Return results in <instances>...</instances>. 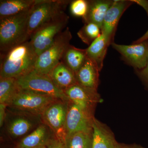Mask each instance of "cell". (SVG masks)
<instances>
[{
	"mask_svg": "<svg viewBox=\"0 0 148 148\" xmlns=\"http://www.w3.org/2000/svg\"><path fill=\"white\" fill-rule=\"evenodd\" d=\"M64 143L66 148H92V130L67 134Z\"/></svg>",
	"mask_w": 148,
	"mask_h": 148,
	"instance_id": "22",
	"label": "cell"
},
{
	"mask_svg": "<svg viewBox=\"0 0 148 148\" xmlns=\"http://www.w3.org/2000/svg\"><path fill=\"white\" fill-rule=\"evenodd\" d=\"M69 101L84 108L93 109L101 98L97 90L76 84L64 91Z\"/></svg>",
	"mask_w": 148,
	"mask_h": 148,
	"instance_id": "12",
	"label": "cell"
},
{
	"mask_svg": "<svg viewBox=\"0 0 148 148\" xmlns=\"http://www.w3.org/2000/svg\"><path fill=\"white\" fill-rule=\"evenodd\" d=\"M16 115L9 120L7 124V130L14 138L21 137L29 132L35 125V121L28 116L30 114Z\"/></svg>",
	"mask_w": 148,
	"mask_h": 148,
	"instance_id": "18",
	"label": "cell"
},
{
	"mask_svg": "<svg viewBox=\"0 0 148 148\" xmlns=\"http://www.w3.org/2000/svg\"><path fill=\"white\" fill-rule=\"evenodd\" d=\"M102 34V30L97 24L85 23L83 27L77 33L78 36L86 44H90Z\"/></svg>",
	"mask_w": 148,
	"mask_h": 148,
	"instance_id": "24",
	"label": "cell"
},
{
	"mask_svg": "<svg viewBox=\"0 0 148 148\" xmlns=\"http://www.w3.org/2000/svg\"><path fill=\"white\" fill-rule=\"evenodd\" d=\"M1 56L0 77L16 79L34 70L38 57L30 40Z\"/></svg>",
	"mask_w": 148,
	"mask_h": 148,
	"instance_id": "1",
	"label": "cell"
},
{
	"mask_svg": "<svg viewBox=\"0 0 148 148\" xmlns=\"http://www.w3.org/2000/svg\"><path fill=\"white\" fill-rule=\"evenodd\" d=\"M116 148H145L140 145L137 144H131V145H126L125 144H121L119 143V145Z\"/></svg>",
	"mask_w": 148,
	"mask_h": 148,
	"instance_id": "30",
	"label": "cell"
},
{
	"mask_svg": "<svg viewBox=\"0 0 148 148\" xmlns=\"http://www.w3.org/2000/svg\"><path fill=\"white\" fill-rule=\"evenodd\" d=\"M52 132L47 125L42 124L20 141L17 147L23 148H32L46 146L53 137Z\"/></svg>",
	"mask_w": 148,
	"mask_h": 148,
	"instance_id": "17",
	"label": "cell"
},
{
	"mask_svg": "<svg viewBox=\"0 0 148 148\" xmlns=\"http://www.w3.org/2000/svg\"><path fill=\"white\" fill-rule=\"evenodd\" d=\"M7 106L5 104H0V126L1 127L5 121L6 117V109Z\"/></svg>",
	"mask_w": 148,
	"mask_h": 148,
	"instance_id": "28",
	"label": "cell"
},
{
	"mask_svg": "<svg viewBox=\"0 0 148 148\" xmlns=\"http://www.w3.org/2000/svg\"><path fill=\"white\" fill-rule=\"evenodd\" d=\"M99 72L97 66L87 57L82 67L75 74L77 83L84 87L97 90Z\"/></svg>",
	"mask_w": 148,
	"mask_h": 148,
	"instance_id": "14",
	"label": "cell"
},
{
	"mask_svg": "<svg viewBox=\"0 0 148 148\" xmlns=\"http://www.w3.org/2000/svg\"><path fill=\"white\" fill-rule=\"evenodd\" d=\"M57 100L50 96L19 89L7 106L20 112L40 116L48 106Z\"/></svg>",
	"mask_w": 148,
	"mask_h": 148,
	"instance_id": "6",
	"label": "cell"
},
{
	"mask_svg": "<svg viewBox=\"0 0 148 148\" xmlns=\"http://www.w3.org/2000/svg\"><path fill=\"white\" fill-rule=\"evenodd\" d=\"M69 101L60 100L54 101L40 116L44 124L50 128L56 138L64 142L67 134L66 121Z\"/></svg>",
	"mask_w": 148,
	"mask_h": 148,
	"instance_id": "8",
	"label": "cell"
},
{
	"mask_svg": "<svg viewBox=\"0 0 148 148\" xmlns=\"http://www.w3.org/2000/svg\"><path fill=\"white\" fill-rule=\"evenodd\" d=\"M38 0H1L0 19L13 16L31 8Z\"/></svg>",
	"mask_w": 148,
	"mask_h": 148,
	"instance_id": "20",
	"label": "cell"
},
{
	"mask_svg": "<svg viewBox=\"0 0 148 148\" xmlns=\"http://www.w3.org/2000/svg\"><path fill=\"white\" fill-rule=\"evenodd\" d=\"M131 0H114L107 11L102 27V34L106 37L110 45L114 42V36L122 15L131 5Z\"/></svg>",
	"mask_w": 148,
	"mask_h": 148,
	"instance_id": "11",
	"label": "cell"
},
{
	"mask_svg": "<svg viewBox=\"0 0 148 148\" xmlns=\"http://www.w3.org/2000/svg\"><path fill=\"white\" fill-rule=\"evenodd\" d=\"M18 89L16 78L0 77V104L7 106Z\"/></svg>",
	"mask_w": 148,
	"mask_h": 148,
	"instance_id": "23",
	"label": "cell"
},
{
	"mask_svg": "<svg viewBox=\"0 0 148 148\" xmlns=\"http://www.w3.org/2000/svg\"><path fill=\"white\" fill-rule=\"evenodd\" d=\"M69 16L65 12L43 24L31 36L30 41L38 56L53 43L56 37L65 30Z\"/></svg>",
	"mask_w": 148,
	"mask_h": 148,
	"instance_id": "4",
	"label": "cell"
},
{
	"mask_svg": "<svg viewBox=\"0 0 148 148\" xmlns=\"http://www.w3.org/2000/svg\"><path fill=\"white\" fill-rule=\"evenodd\" d=\"M109 46L106 37L101 34L86 49L88 58L95 64L100 71L103 69L104 59Z\"/></svg>",
	"mask_w": 148,
	"mask_h": 148,
	"instance_id": "19",
	"label": "cell"
},
{
	"mask_svg": "<svg viewBox=\"0 0 148 148\" xmlns=\"http://www.w3.org/2000/svg\"><path fill=\"white\" fill-rule=\"evenodd\" d=\"M48 75L55 85L64 92L77 84L75 74L62 61L52 69Z\"/></svg>",
	"mask_w": 148,
	"mask_h": 148,
	"instance_id": "15",
	"label": "cell"
},
{
	"mask_svg": "<svg viewBox=\"0 0 148 148\" xmlns=\"http://www.w3.org/2000/svg\"><path fill=\"white\" fill-rule=\"evenodd\" d=\"M134 3L141 6L145 10L148 16V1L146 0H131Z\"/></svg>",
	"mask_w": 148,
	"mask_h": 148,
	"instance_id": "29",
	"label": "cell"
},
{
	"mask_svg": "<svg viewBox=\"0 0 148 148\" xmlns=\"http://www.w3.org/2000/svg\"><path fill=\"white\" fill-rule=\"evenodd\" d=\"M71 1L38 0L34 6L29 21V33L31 38L39 27L64 12Z\"/></svg>",
	"mask_w": 148,
	"mask_h": 148,
	"instance_id": "7",
	"label": "cell"
},
{
	"mask_svg": "<svg viewBox=\"0 0 148 148\" xmlns=\"http://www.w3.org/2000/svg\"><path fill=\"white\" fill-rule=\"evenodd\" d=\"M111 45L121 54L127 64L136 70H141L145 67L148 60V40L130 45L114 42Z\"/></svg>",
	"mask_w": 148,
	"mask_h": 148,
	"instance_id": "10",
	"label": "cell"
},
{
	"mask_svg": "<svg viewBox=\"0 0 148 148\" xmlns=\"http://www.w3.org/2000/svg\"><path fill=\"white\" fill-rule=\"evenodd\" d=\"M87 58L86 49L78 48L70 45L61 61L76 74L82 67Z\"/></svg>",
	"mask_w": 148,
	"mask_h": 148,
	"instance_id": "21",
	"label": "cell"
},
{
	"mask_svg": "<svg viewBox=\"0 0 148 148\" xmlns=\"http://www.w3.org/2000/svg\"><path fill=\"white\" fill-rule=\"evenodd\" d=\"M119 144L110 129L95 118L92 124V148H116Z\"/></svg>",
	"mask_w": 148,
	"mask_h": 148,
	"instance_id": "13",
	"label": "cell"
},
{
	"mask_svg": "<svg viewBox=\"0 0 148 148\" xmlns=\"http://www.w3.org/2000/svg\"><path fill=\"white\" fill-rule=\"evenodd\" d=\"M147 40H148V29L142 37L139 38L137 40L133 42V43H138L142 42L144 41Z\"/></svg>",
	"mask_w": 148,
	"mask_h": 148,
	"instance_id": "31",
	"label": "cell"
},
{
	"mask_svg": "<svg viewBox=\"0 0 148 148\" xmlns=\"http://www.w3.org/2000/svg\"><path fill=\"white\" fill-rule=\"evenodd\" d=\"M140 78L148 89V60L145 68L141 70H136Z\"/></svg>",
	"mask_w": 148,
	"mask_h": 148,
	"instance_id": "27",
	"label": "cell"
},
{
	"mask_svg": "<svg viewBox=\"0 0 148 148\" xmlns=\"http://www.w3.org/2000/svg\"><path fill=\"white\" fill-rule=\"evenodd\" d=\"M16 148H23L19 147H17ZM32 148H47L45 146H42V147H38Z\"/></svg>",
	"mask_w": 148,
	"mask_h": 148,
	"instance_id": "32",
	"label": "cell"
},
{
	"mask_svg": "<svg viewBox=\"0 0 148 148\" xmlns=\"http://www.w3.org/2000/svg\"><path fill=\"white\" fill-rule=\"evenodd\" d=\"M47 148H66L64 141L56 137H53L46 146Z\"/></svg>",
	"mask_w": 148,
	"mask_h": 148,
	"instance_id": "26",
	"label": "cell"
},
{
	"mask_svg": "<svg viewBox=\"0 0 148 148\" xmlns=\"http://www.w3.org/2000/svg\"><path fill=\"white\" fill-rule=\"evenodd\" d=\"M72 38L71 33L67 27L56 37L52 45L38 56L34 70L40 73L48 75L62 60Z\"/></svg>",
	"mask_w": 148,
	"mask_h": 148,
	"instance_id": "3",
	"label": "cell"
},
{
	"mask_svg": "<svg viewBox=\"0 0 148 148\" xmlns=\"http://www.w3.org/2000/svg\"><path fill=\"white\" fill-rule=\"evenodd\" d=\"M16 79L19 89L29 90L61 101H69L64 91L55 85L48 75L33 70Z\"/></svg>",
	"mask_w": 148,
	"mask_h": 148,
	"instance_id": "5",
	"label": "cell"
},
{
	"mask_svg": "<svg viewBox=\"0 0 148 148\" xmlns=\"http://www.w3.org/2000/svg\"><path fill=\"white\" fill-rule=\"evenodd\" d=\"M114 0H90L86 15L83 18L85 23L97 24L102 29L107 11L113 3Z\"/></svg>",
	"mask_w": 148,
	"mask_h": 148,
	"instance_id": "16",
	"label": "cell"
},
{
	"mask_svg": "<svg viewBox=\"0 0 148 148\" xmlns=\"http://www.w3.org/2000/svg\"><path fill=\"white\" fill-rule=\"evenodd\" d=\"M34 5L21 13L0 19L1 54L30 40L28 24Z\"/></svg>",
	"mask_w": 148,
	"mask_h": 148,
	"instance_id": "2",
	"label": "cell"
},
{
	"mask_svg": "<svg viewBox=\"0 0 148 148\" xmlns=\"http://www.w3.org/2000/svg\"><path fill=\"white\" fill-rule=\"evenodd\" d=\"M70 10L72 15L83 18L86 15L88 8V1L74 0L70 4Z\"/></svg>",
	"mask_w": 148,
	"mask_h": 148,
	"instance_id": "25",
	"label": "cell"
},
{
	"mask_svg": "<svg viewBox=\"0 0 148 148\" xmlns=\"http://www.w3.org/2000/svg\"><path fill=\"white\" fill-rule=\"evenodd\" d=\"M94 111L93 109L84 108L69 101L66 117V134L92 130L95 118Z\"/></svg>",
	"mask_w": 148,
	"mask_h": 148,
	"instance_id": "9",
	"label": "cell"
}]
</instances>
